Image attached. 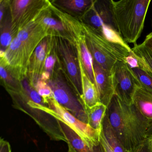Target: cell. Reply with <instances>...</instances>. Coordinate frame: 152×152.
<instances>
[{
  "label": "cell",
  "instance_id": "6da1fadb",
  "mask_svg": "<svg viewBox=\"0 0 152 152\" xmlns=\"http://www.w3.org/2000/svg\"><path fill=\"white\" fill-rule=\"evenodd\" d=\"M107 113L112 128L126 151L131 152L146 141L149 126L133 104H125L115 95Z\"/></svg>",
  "mask_w": 152,
  "mask_h": 152
},
{
  "label": "cell",
  "instance_id": "7a4b0ae2",
  "mask_svg": "<svg viewBox=\"0 0 152 152\" xmlns=\"http://www.w3.org/2000/svg\"><path fill=\"white\" fill-rule=\"evenodd\" d=\"M117 32L126 43L137 44L145 25L151 0H111Z\"/></svg>",
  "mask_w": 152,
  "mask_h": 152
},
{
  "label": "cell",
  "instance_id": "3957f363",
  "mask_svg": "<svg viewBox=\"0 0 152 152\" xmlns=\"http://www.w3.org/2000/svg\"><path fill=\"white\" fill-rule=\"evenodd\" d=\"M88 48L93 61L104 70L112 72L118 61H125L130 55L131 48L127 43L111 40L96 31L82 21Z\"/></svg>",
  "mask_w": 152,
  "mask_h": 152
},
{
  "label": "cell",
  "instance_id": "277c9868",
  "mask_svg": "<svg viewBox=\"0 0 152 152\" xmlns=\"http://www.w3.org/2000/svg\"><path fill=\"white\" fill-rule=\"evenodd\" d=\"M47 106L36 104L32 101L27 102L28 107L42 110L53 116L58 121L67 124L88 145L94 146L100 144L101 133L76 118L54 98H50L46 102Z\"/></svg>",
  "mask_w": 152,
  "mask_h": 152
},
{
  "label": "cell",
  "instance_id": "5b68a950",
  "mask_svg": "<svg viewBox=\"0 0 152 152\" xmlns=\"http://www.w3.org/2000/svg\"><path fill=\"white\" fill-rule=\"evenodd\" d=\"M50 7L65 27L70 37V42L73 44L75 48L77 56L80 58L88 77L95 84L93 58L88 48L85 31L81 21L60 10L50 2Z\"/></svg>",
  "mask_w": 152,
  "mask_h": 152
},
{
  "label": "cell",
  "instance_id": "8992f818",
  "mask_svg": "<svg viewBox=\"0 0 152 152\" xmlns=\"http://www.w3.org/2000/svg\"><path fill=\"white\" fill-rule=\"evenodd\" d=\"M64 78L61 66L58 63L50 80L47 82L52 90L54 98L76 118L88 124V115L83 104Z\"/></svg>",
  "mask_w": 152,
  "mask_h": 152
},
{
  "label": "cell",
  "instance_id": "52a82bcc",
  "mask_svg": "<svg viewBox=\"0 0 152 152\" xmlns=\"http://www.w3.org/2000/svg\"><path fill=\"white\" fill-rule=\"evenodd\" d=\"M56 42L61 71L71 88L81 101L80 71L75 48L72 43L61 37H56Z\"/></svg>",
  "mask_w": 152,
  "mask_h": 152
},
{
  "label": "cell",
  "instance_id": "ba28073f",
  "mask_svg": "<svg viewBox=\"0 0 152 152\" xmlns=\"http://www.w3.org/2000/svg\"><path fill=\"white\" fill-rule=\"evenodd\" d=\"M115 95L127 105L132 104L136 89L141 87L131 68L125 61H118L112 71Z\"/></svg>",
  "mask_w": 152,
  "mask_h": 152
},
{
  "label": "cell",
  "instance_id": "9c48e42d",
  "mask_svg": "<svg viewBox=\"0 0 152 152\" xmlns=\"http://www.w3.org/2000/svg\"><path fill=\"white\" fill-rule=\"evenodd\" d=\"M1 66L13 77L22 81L28 77V63L22 42L16 37L6 50H1Z\"/></svg>",
  "mask_w": 152,
  "mask_h": 152
},
{
  "label": "cell",
  "instance_id": "30bf717a",
  "mask_svg": "<svg viewBox=\"0 0 152 152\" xmlns=\"http://www.w3.org/2000/svg\"><path fill=\"white\" fill-rule=\"evenodd\" d=\"M80 19L100 34H102L104 27L111 28L117 32L114 21L111 0L93 1Z\"/></svg>",
  "mask_w": 152,
  "mask_h": 152
},
{
  "label": "cell",
  "instance_id": "8fae6325",
  "mask_svg": "<svg viewBox=\"0 0 152 152\" xmlns=\"http://www.w3.org/2000/svg\"><path fill=\"white\" fill-rule=\"evenodd\" d=\"M48 3L41 10L27 23L18 29L16 37L22 42L29 64V61L39 43L49 36L48 30L40 23L39 16Z\"/></svg>",
  "mask_w": 152,
  "mask_h": 152
},
{
  "label": "cell",
  "instance_id": "7c38bea8",
  "mask_svg": "<svg viewBox=\"0 0 152 152\" xmlns=\"http://www.w3.org/2000/svg\"><path fill=\"white\" fill-rule=\"evenodd\" d=\"M47 1L14 0L10 1L9 8L12 26L18 30L33 18L45 6Z\"/></svg>",
  "mask_w": 152,
  "mask_h": 152
},
{
  "label": "cell",
  "instance_id": "4fadbf2b",
  "mask_svg": "<svg viewBox=\"0 0 152 152\" xmlns=\"http://www.w3.org/2000/svg\"><path fill=\"white\" fill-rule=\"evenodd\" d=\"M93 66L99 102L107 107L115 95L112 72L104 70L94 61Z\"/></svg>",
  "mask_w": 152,
  "mask_h": 152
},
{
  "label": "cell",
  "instance_id": "5bb4252c",
  "mask_svg": "<svg viewBox=\"0 0 152 152\" xmlns=\"http://www.w3.org/2000/svg\"><path fill=\"white\" fill-rule=\"evenodd\" d=\"M48 37L44 39L38 45L29 61L28 78L30 84L34 88L37 82L40 80L42 74L44 71L48 50Z\"/></svg>",
  "mask_w": 152,
  "mask_h": 152
},
{
  "label": "cell",
  "instance_id": "9a60e30c",
  "mask_svg": "<svg viewBox=\"0 0 152 152\" xmlns=\"http://www.w3.org/2000/svg\"><path fill=\"white\" fill-rule=\"evenodd\" d=\"M59 121L62 132L66 139L68 152H106L101 143L97 145H88L67 124Z\"/></svg>",
  "mask_w": 152,
  "mask_h": 152
},
{
  "label": "cell",
  "instance_id": "2e32d148",
  "mask_svg": "<svg viewBox=\"0 0 152 152\" xmlns=\"http://www.w3.org/2000/svg\"><path fill=\"white\" fill-rule=\"evenodd\" d=\"M132 104L148 124L149 136L152 132V93L138 87L133 95Z\"/></svg>",
  "mask_w": 152,
  "mask_h": 152
},
{
  "label": "cell",
  "instance_id": "e0dca14e",
  "mask_svg": "<svg viewBox=\"0 0 152 152\" xmlns=\"http://www.w3.org/2000/svg\"><path fill=\"white\" fill-rule=\"evenodd\" d=\"M77 58L80 71L82 89L81 102L86 110L87 108L92 107L99 103V100L96 85L87 75L80 58L78 57Z\"/></svg>",
  "mask_w": 152,
  "mask_h": 152
},
{
  "label": "cell",
  "instance_id": "ac0fdd59",
  "mask_svg": "<svg viewBox=\"0 0 152 152\" xmlns=\"http://www.w3.org/2000/svg\"><path fill=\"white\" fill-rule=\"evenodd\" d=\"M107 107L102 103H98L92 107L86 109L88 117V124L94 129L101 133L103 122Z\"/></svg>",
  "mask_w": 152,
  "mask_h": 152
},
{
  "label": "cell",
  "instance_id": "d6986e66",
  "mask_svg": "<svg viewBox=\"0 0 152 152\" xmlns=\"http://www.w3.org/2000/svg\"><path fill=\"white\" fill-rule=\"evenodd\" d=\"M132 51L137 60L139 66L152 76V52L142 44H134Z\"/></svg>",
  "mask_w": 152,
  "mask_h": 152
},
{
  "label": "cell",
  "instance_id": "ffe728a7",
  "mask_svg": "<svg viewBox=\"0 0 152 152\" xmlns=\"http://www.w3.org/2000/svg\"><path fill=\"white\" fill-rule=\"evenodd\" d=\"M102 132L109 145L114 152H129L125 150L116 136L115 132L110 124L107 112L103 122Z\"/></svg>",
  "mask_w": 152,
  "mask_h": 152
},
{
  "label": "cell",
  "instance_id": "44dd1931",
  "mask_svg": "<svg viewBox=\"0 0 152 152\" xmlns=\"http://www.w3.org/2000/svg\"><path fill=\"white\" fill-rule=\"evenodd\" d=\"M0 26L1 50H6L16 37L18 32L13 28L11 16L6 17L1 23Z\"/></svg>",
  "mask_w": 152,
  "mask_h": 152
},
{
  "label": "cell",
  "instance_id": "7402d4cb",
  "mask_svg": "<svg viewBox=\"0 0 152 152\" xmlns=\"http://www.w3.org/2000/svg\"><path fill=\"white\" fill-rule=\"evenodd\" d=\"M58 5L72 12H85L92 4V0H60L54 1Z\"/></svg>",
  "mask_w": 152,
  "mask_h": 152
},
{
  "label": "cell",
  "instance_id": "603a6c76",
  "mask_svg": "<svg viewBox=\"0 0 152 152\" xmlns=\"http://www.w3.org/2000/svg\"><path fill=\"white\" fill-rule=\"evenodd\" d=\"M0 74L9 93H20L22 91L21 82L15 79L2 66H0Z\"/></svg>",
  "mask_w": 152,
  "mask_h": 152
},
{
  "label": "cell",
  "instance_id": "cb8c5ba5",
  "mask_svg": "<svg viewBox=\"0 0 152 152\" xmlns=\"http://www.w3.org/2000/svg\"><path fill=\"white\" fill-rule=\"evenodd\" d=\"M131 69L137 78L141 87L152 93V76L140 67H134Z\"/></svg>",
  "mask_w": 152,
  "mask_h": 152
},
{
  "label": "cell",
  "instance_id": "d4e9b609",
  "mask_svg": "<svg viewBox=\"0 0 152 152\" xmlns=\"http://www.w3.org/2000/svg\"><path fill=\"white\" fill-rule=\"evenodd\" d=\"M34 88L38 94L43 99L45 104L47 99L54 97L52 90L47 82L39 80L35 84Z\"/></svg>",
  "mask_w": 152,
  "mask_h": 152
},
{
  "label": "cell",
  "instance_id": "484cf974",
  "mask_svg": "<svg viewBox=\"0 0 152 152\" xmlns=\"http://www.w3.org/2000/svg\"><path fill=\"white\" fill-rule=\"evenodd\" d=\"M0 152H11V146L9 142L2 137L0 139Z\"/></svg>",
  "mask_w": 152,
  "mask_h": 152
},
{
  "label": "cell",
  "instance_id": "4316f807",
  "mask_svg": "<svg viewBox=\"0 0 152 152\" xmlns=\"http://www.w3.org/2000/svg\"><path fill=\"white\" fill-rule=\"evenodd\" d=\"M10 1H1L0 6V22L1 23L4 18V14L6 9L9 7Z\"/></svg>",
  "mask_w": 152,
  "mask_h": 152
},
{
  "label": "cell",
  "instance_id": "83f0119b",
  "mask_svg": "<svg viewBox=\"0 0 152 152\" xmlns=\"http://www.w3.org/2000/svg\"><path fill=\"white\" fill-rule=\"evenodd\" d=\"M100 142L103 146L104 147L106 152H114L113 149L111 148L110 146L109 145L107 140L106 139L102 130L101 134H100Z\"/></svg>",
  "mask_w": 152,
  "mask_h": 152
},
{
  "label": "cell",
  "instance_id": "f1b7e54d",
  "mask_svg": "<svg viewBox=\"0 0 152 152\" xmlns=\"http://www.w3.org/2000/svg\"><path fill=\"white\" fill-rule=\"evenodd\" d=\"M141 44L152 52V32L147 35L144 42Z\"/></svg>",
  "mask_w": 152,
  "mask_h": 152
},
{
  "label": "cell",
  "instance_id": "f546056e",
  "mask_svg": "<svg viewBox=\"0 0 152 152\" xmlns=\"http://www.w3.org/2000/svg\"><path fill=\"white\" fill-rule=\"evenodd\" d=\"M132 152H149L146 140L144 143L137 147L135 149L132 151Z\"/></svg>",
  "mask_w": 152,
  "mask_h": 152
},
{
  "label": "cell",
  "instance_id": "4dcf8cb0",
  "mask_svg": "<svg viewBox=\"0 0 152 152\" xmlns=\"http://www.w3.org/2000/svg\"><path fill=\"white\" fill-rule=\"evenodd\" d=\"M146 142L149 151H152V132L147 138Z\"/></svg>",
  "mask_w": 152,
  "mask_h": 152
},
{
  "label": "cell",
  "instance_id": "1f68e13d",
  "mask_svg": "<svg viewBox=\"0 0 152 152\" xmlns=\"http://www.w3.org/2000/svg\"><path fill=\"white\" fill-rule=\"evenodd\" d=\"M149 152H152V151H149Z\"/></svg>",
  "mask_w": 152,
  "mask_h": 152
}]
</instances>
